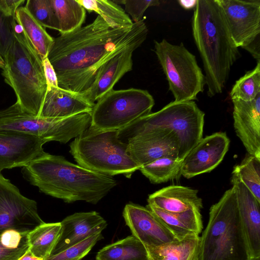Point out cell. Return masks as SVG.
<instances>
[{
  "mask_svg": "<svg viewBox=\"0 0 260 260\" xmlns=\"http://www.w3.org/2000/svg\"><path fill=\"white\" fill-rule=\"evenodd\" d=\"M148 29L143 21L128 28H112L98 15L93 21L54 38L48 55L59 87L82 93L94 81L100 67L133 45L142 44Z\"/></svg>",
  "mask_w": 260,
  "mask_h": 260,
  "instance_id": "6da1fadb",
  "label": "cell"
},
{
  "mask_svg": "<svg viewBox=\"0 0 260 260\" xmlns=\"http://www.w3.org/2000/svg\"><path fill=\"white\" fill-rule=\"evenodd\" d=\"M21 173L41 192L67 203L84 201L96 204L117 185L111 176L48 153L23 167Z\"/></svg>",
  "mask_w": 260,
  "mask_h": 260,
  "instance_id": "7a4b0ae2",
  "label": "cell"
},
{
  "mask_svg": "<svg viewBox=\"0 0 260 260\" xmlns=\"http://www.w3.org/2000/svg\"><path fill=\"white\" fill-rule=\"evenodd\" d=\"M192 36L201 56L207 94L221 93L239 57L217 0H197L191 19Z\"/></svg>",
  "mask_w": 260,
  "mask_h": 260,
  "instance_id": "3957f363",
  "label": "cell"
},
{
  "mask_svg": "<svg viewBox=\"0 0 260 260\" xmlns=\"http://www.w3.org/2000/svg\"><path fill=\"white\" fill-rule=\"evenodd\" d=\"M234 188L210 209L209 221L200 237L198 260H251Z\"/></svg>",
  "mask_w": 260,
  "mask_h": 260,
  "instance_id": "277c9868",
  "label": "cell"
},
{
  "mask_svg": "<svg viewBox=\"0 0 260 260\" xmlns=\"http://www.w3.org/2000/svg\"><path fill=\"white\" fill-rule=\"evenodd\" d=\"M2 75L22 110L39 116L47 91L42 60L17 24Z\"/></svg>",
  "mask_w": 260,
  "mask_h": 260,
  "instance_id": "5b68a950",
  "label": "cell"
},
{
  "mask_svg": "<svg viewBox=\"0 0 260 260\" xmlns=\"http://www.w3.org/2000/svg\"><path fill=\"white\" fill-rule=\"evenodd\" d=\"M205 113L193 101H173L118 131L127 143L138 136L156 130L173 131L179 142L178 158L183 159L203 138Z\"/></svg>",
  "mask_w": 260,
  "mask_h": 260,
  "instance_id": "8992f818",
  "label": "cell"
},
{
  "mask_svg": "<svg viewBox=\"0 0 260 260\" xmlns=\"http://www.w3.org/2000/svg\"><path fill=\"white\" fill-rule=\"evenodd\" d=\"M70 152L78 165L86 169L112 176L130 178L140 166L128 151V144L121 141L118 131H96L90 127L75 138Z\"/></svg>",
  "mask_w": 260,
  "mask_h": 260,
  "instance_id": "52a82bcc",
  "label": "cell"
},
{
  "mask_svg": "<svg viewBox=\"0 0 260 260\" xmlns=\"http://www.w3.org/2000/svg\"><path fill=\"white\" fill-rule=\"evenodd\" d=\"M90 123V113L63 118H44L24 111L16 102L0 110V130L28 134L48 142L67 143L88 128Z\"/></svg>",
  "mask_w": 260,
  "mask_h": 260,
  "instance_id": "ba28073f",
  "label": "cell"
},
{
  "mask_svg": "<svg viewBox=\"0 0 260 260\" xmlns=\"http://www.w3.org/2000/svg\"><path fill=\"white\" fill-rule=\"evenodd\" d=\"M154 52L175 102L190 101L204 91L205 75L196 56L183 43L174 45L164 39L154 41Z\"/></svg>",
  "mask_w": 260,
  "mask_h": 260,
  "instance_id": "9c48e42d",
  "label": "cell"
},
{
  "mask_svg": "<svg viewBox=\"0 0 260 260\" xmlns=\"http://www.w3.org/2000/svg\"><path fill=\"white\" fill-rule=\"evenodd\" d=\"M154 105L153 96L146 90L112 89L94 104L89 127L96 131H119L150 113Z\"/></svg>",
  "mask_w": 260,
  "mask_h": 260,
  "instance_id": "30bf717a",
  "label": "cell"
},
{
  "mask_svg": "<svg viewBox=\"0 0 260 260\" xmlns=\"http://www.w3.org/2000/svg\"><path fill=\"white\" fill-rule=\"evenodd\" d=\"M238 47L260 60V0H217Z\"/></svg>",
  "mask_w": 260,
  "mask_h": 260,
  "instance_id": "8fae6325",
  "label": "cell"
},
{
  "mask_svg": "<svg viewBox=\"0 0 260 260\" xmlns=\"http://www.w3.org/2000/svg\"><path fill=\"white\" fill-rule=\"evenodd\" d=\"M43 222L37 202L23 196L0 172V234L10 229L29 232Z\"/></svg>",
  "mask_w": 260,
  "mask_h": 260,
  "instance_id": "7c38bea8",
  "label": "cell"
},
{
  "mask_svg": "<svg viewBox=\"0 0 260 260\" xmlns=\"http://www.w3.org/2000/svg\"><path fill=\"white\" fill-rule=\"evenodd\" d=\"M230 143L225 133L217 132L203 138L184 158L180 174L189 179L211 172L223 160Z\"/></svg>",
  "mask_w": 260,
  "mask_h": 260,
  "instance_id": "4fadbf2b",
  "label": "cell"
},
{
  "mask_svg": "<svg viewBox=\"0 0 260 260\" xmlns=\"http://www.w3.org/2000/svg\"><path fill=\"white\" fill-rule=\"evenodd\" d=\"M44 139L14 131L0 130V172L24 167L45 155Z\"/></svg>",
  "mask_w": 260,
  "mask_h": 260,
  "instance_id": "5bb4252c",
  "label": "cell"
},
{
  "mask_svg": "<svg viewBox=\"0 0 260 260\" xmlns=\"http://www.w3.org/2000/svg\"><path fill=\"white\" fill-rule=\"evenodd\" d=\"M122 214L133 236L145 246H158L179 240L146 207L128 203Z\"/></svg>",
  "mask_w": 260,
  "mask_h": 260,
  "instance_id": "9a60e30c",
  "label": "cell"
},
{
  "mask_svg": "<svg viewBox=\"0 0 260 260\" xmlns=\"http://www.w3.org/2000/svg\"><path fill=\"white\" fill-rule=\"evenodd\" d=\"M127 143L129 155L140 167L161 157H178L179 142L172 131H151L129 140Z\"/></svg>",
  "mask_w": 260,
  "mask_h": 260,
  "instance_id": "2e32d148",
  "label": "cell"
},
{
  "mask_svg": "<svg viewBox=\"0 0 260 260\" xmlns=\"http://www.w3.org/2000/svg\"><path fill=\"white\" fill-rule=\"evenodd\" d=\"M234 126L249 155L260 158V94L253 100H232Z\"/></svg>",
  "mask_w": 260,
  "mask_h": 260,
  "instance_id": "e0dca14e",
  "label": "cell"
},
{
  "mask_svg": "<svg viewBox=\"0 0 260 260\" xmlns=\"http://www.w3.org/2000/svg\"><path fill=\"white\" fill-rule=\"evenodd\" d=\"M142 44L133 45L109 59L99 69L89 88L82 93L92 103L113 89L114 86L127 72L132 70L133 54Z\"/></svg>",
  "mask_w": 260,
  "mask_h": 260,
  "instance_id": "ac0fdd59",
  "label": "cell"
},
{
  "mask_svg": "<svg viewBox=\"0 0 260 260\" xmlns=\"http://www.w3.org/2000/svg\"><path fill=\"white\" fill-rule=\"evenodd\" d=\"M60 224L61 234L51 255L101 233L107 226L106 221L96 211L74 213L64 218Z\"/></svg>",
  "mask_w": 260,
  "mask_h": 260,
  "instance_id": "d6986e66",
  "label": "cell"
},
{
  "mask_svg": "<svg viewBox=\"0 0 260 260\" xmlns=\"http://www.w3.org/2000/svg\"><path fill=\"white\" fill-rule=\"evenodd\" d=\"M231 182L234 189L242 223L248 243L251 258L260 257V202L235 175Z\"/></svg>",
  "mask_w": 260,
  "mask_h": 260,
  "instance_id": "ffe728a7",
  "label": "cell"
},
{
  "mask_svg": "<svg viewBox=\"0 0 260 260\" xmlns=\"http://www.w3.org/2000/svg\"><path fill=\"white\" fill-rule=\"evenodd\" d=\"M94 104L82 93L59 87H47L39 115L48 118H63L83 113H91Z\"/></svg>",
  "mask_w": 260,
  "mask_h": 260,
  "instance_id": "44dd1931",
  "label": "cell"
},
{
  "mask_svg": "<svg viewBox=\"0 0 260 260\" xmlns=\"http://www.w3.org/2000/svg\"><path fill=\"white\" fill-rule=\"evenodd\" d=\"M198 191L180 185H170L150 194L148 204L172 213L184 212L191 209L201 210L203 207Z\"/></svg>",
  "mask_w": 260,
  "mask_h": 260,
  "instance_id": "7402d4cb",
  "label": "cell"
},
{
  "mask_svg": "<svg viewBox=\"0 0 260 260\" xmlns=\"http://www.w3.org/2000/svg\"><path fill=\"white\" fill-rule=\"evenodd\" d=\"M149 209L179 239L199 236L203 229L201 210L191 209L182 212L172 213L148 204Z\"/></svg>",
  "mask_w": 260,
  "mask_h": 260,
  "instance_id": "603a6c76",
  "label": "cell"
},
{
  "mask_svg": "<svg viewBox=\"0 0 260 260\" xmlns=\"http://www.w3.org/2000/svg\"><path fill=\"white\" fill-rule=\"evenodd\" d=\"M199 236L184 239L158 246H145L149 260H198Z\"/></svg>",
  "mask_w": 260,
  "mask_h": 260,
  "instance_id": "cb8c5ba5",
  "label": "cell"
},
{
  "mask_svg": "<svg viewBox=\"0 0 260 260\" xmlns=\"http://www.w3.org/2000/svg\"><path fill=\"white\" fill-rule=\"evenodd\" d=\"M15 20L42 60L47 58L54 43V38L24 7L21 6L17 9Z\"/></svg>",
  "mask_w": 260,
  "mask_h": 260,
  "instance_id": "d4e9b609",
  "label": "cell"
},
{
  "mask_svg": "<svg viewBox=\"0 0 260 260\" xmlns=\"http://www.w3.org/2000/svg\"><path fill=\"white\" fill-rule=\"evenodd\" d=\"M60 222H43L28 234L29 250L36 257L45 260L51 255L61 234Z\"/></svg>",
  "mask_w": 260,
  "mask_h": 260,
  "instance_id": "484cf974",
  "label": "cell"
},
{
  "mask_svg": "<svg viewBox=\"0 0 260 260\" xmlns=\"http://www.w3.org/2000/svg\"><path fill=\"white\" fill-rule=\"evenodd\" d=\"M96 260H149L145 245L134 236H129L104 247Z\"/></svg>",
  "mask_w": 260,
  "mask_h": 260,
  "instance_id": "4316f807",
  "label": "cell"
},
{
  "mask_svg": "<svg viewBox=\"0 0 260 260\" xmlns=\"http://www.w3.org/2000/svg\"><path fill=\"white\" fill-rule=\"evenodd\" d=\"M60 34L71 32L82 26L86 11L77 0H50Z\"/></svg>",
  "mask_w": 260,
  "mask_h": 260,
  "instance_id": "83f0119b",
  "label": "cell"
},
{
  "mask_svg": "<svg viewBox=\"0 0 260 260\" xmlns=\"http://www.w3.org/2000/svg\"><path fill=\"white\" fill-rule=\"evenodd\" d=\"M89 12H94L101 16L112 28H128L133 22L125 11L113 1L77 0Z\"/></svg>",
  "mask_w": 260,
  "mask_h": 260,
  "instance_id": "f1b7e54d",
  "label": "cell"
},
{
  "mask_svg": "<svg viewBox=\"0 0 260 260\" xmlns=\"http://www.w3.org/2000/svg\"><path fill=\"white\" fill-rule=\"evenodd\" d=\"M183 159L166 156L141 166L139 170L152 183L166 182L180 174Z\"/></svg>",
  "mask_w": 260,
  "mask_h": 260,
  "instance_id": "f546056e",
  "label": "cell"
},
{
  "mask_svg": "<svg viewBox=\"0 0 260 260\" xmlns=\"http://www.w3.org/2000/svg\"><path fill=\"white\" fill-rule=\"evenodd\" d=\"M28 233L10 229L0 234V260H19L29 248Z\"/></svg>",
  "mask_w": 260,
  "mask_h": 260,
  "instance_id": "4dcf8cb0",
  "label": "cell"
},
{
  "mask_svg": "<svg viewBox=\"0 0 260 260\" xmlns=\"http://www.w3.org/2000/svg\"><path fill=\"white\" fill-rule=\"evenodd\" d=\"M236 176L260 202V158L249 155L234 167Z\"/></svg>",
  "mask_w": 260,
  "mask_h": 260,
  "instance_id": "1f68e13d",
  "label": "cell"
},
{
  "mask_svg": "<svg viewBox=\"0 0 260 260\" xmlns=\"http://www.w3.org/2000/svg\"><path fill=\"white\" fill-rule=\"evenodd\" d=\"M260 94V60L255 67L237 80L233 85L230 96L245 101L254 99Z\"/></svg>",
  "mask_w": 260,
  "mask_h": 260,
  "instance_id": "d6a6232c",
  "label": "cell"
},
{
  "mask_svg": "<svg viewBox=\"0 0 260 260\" xmlns=\"http://www.w3.org/2000/svg\"><path fill=\"white\" fill-rule=\"evenodd\" d=\"M24 7L42 26L57 30L50 0H27Z\"/></svg>",
  "mask_w": 260,
  "mask_h": 260,
  "instance_id": "836d02e7",
  "label": "cell"
},
{
  "mask_svg": "<svg viewBox=\"0 0 260 260\" xmlns=\"http://www.w3.org/2000/svg\"><path fill=\"white\" fill-rule=\"evenodd\" d=\"M102 239L101 233L93 235L59 253L50 255L45 260H81Z\"/></svg>",
  "mask_w": 260,
  "mask_h": 260,
  "instance_id": "e575fe53",
  "label": "cell"
},
{
  "mask_svg": "<svg viewBox=\"0 0 260 260\" xmlns=\"http://www.w3.org/2000/svg\"><path fill=\"white\" fill-rule=\"evenodd\" d=\"M16 25L15 17L7 16L0 9V55L3 58L13 43Z\"/></svg>",
  "mask_w": 260,
  "mask_h": 260,
  "instance_id": "d590c367",
  "label": "cell"
},
{
  "mask_svg": "<svg viewBox=\"0 0 260 260\" xmlns=\"http://www.w3.org/2000/svg\"><path fill=\"white\" fill-rule=\"evenodd\" d=\"M117 4H123L126 11L132 17L133 23L141 21L146 9L160 4L157 0H113Z\"/></svg>",
  "mask_w": 260,
  "mask_h": 260,
  "instance_id": "8d00e7d4",
  "label": "cell"
},
{
  "mask_svg": "<svg viewBox=\"0 0 260 260\" xmlns=\"http://www.w3.org/2000/svg\"><path fill=\"white\" fill-rule=\"evenodd\" d=\"M42 62L47 87H58L55 71L48 57L43 59Z\"/></svg>",
  "mask_w": 260,
  "mask_h": 260,
  "instance_id": "74e56055",
  "label": "cell"
},
{
  "mask_svg": "<svg viewBox=\"0 0 260 260\" xmlns=\"http://www.w3.org/2000/svg\"><path fill=\"white\" fill-rule=\"evenodd\" d=\"M24 2V0H0V9L6 16L15 17L17 9Z\"/></svg>",
  "mask_w": 260,
  "mask_h": 260,
  "instance_id": "f35d334b",
  "label": "cell"
},
{
  "mask_svg": "<svg viewBox=\"0 0 260 260\" xmlns=\"http://www.w3.org/2000/svg\"><path fill=\"white\" fill-rule=\"evenodd\" d=\"M179 5L184 9H194L196 6L197 0H181L178 1Z\"/></svg>",
  "mask_w": 260,
  "mask_h": 260,
  "instance_id": "ab89813d",
  "label": "cell"
},
{
  "mask_svg": "<svg viewBox=\"0 0 260 260\" xmlns=\"http://www.w3.org/2000/svg\"><path fill=\"white\" fill-rule=\"evenodd\" d=\"M19 260H43L34 255L29 249Z\"/></svg>",
  "mask_w": 260,
  "mask_h": 260,
  "instance_id": "60d3db41",
  "label": "cell"
},
{
  "mask_svg": "<svg viewBox=\"0 0 260 260\" xmlns=\"http://www.w3.org/2000/svg\"><path fill=\"white\" fill-rule=\"evenodd\" d=\"M5 66L4 60L3 57L0 55V68L3 69Z\"/></svg>",
  "mask_w": 260,
  "mask_h": 260,
  "instance_id": "b9f144b4",
  "label": "cell"
}]
</instances>
